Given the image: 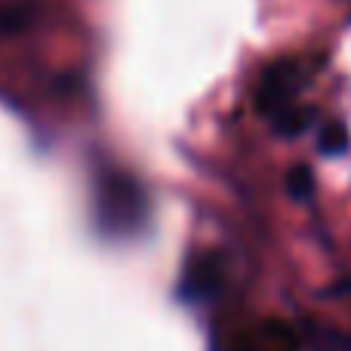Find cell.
I'll return each instance as SVG.
<instances>
[{
  "instance_id": "6da1fadb",
  "label": "cell",
  "mask_w": 351,
  "mask_h": 351,
  "mask_svg": "<svg viewBox=\"0 0 351 351\" xmlns=\"http://www.w3.org/2000/svg\"><path fill=\"white\" fill-rule=\"evenodd\" d=\"M148 222V194L127 170L102 167L93 176V225L108 241H127Z\"/></svg>"
},
{
  "instance_id": "3957f363",
  "label": "cell",
  "mask_w": 351,
  "mask_h": 351,
  "mask_svg": "<svg viewBox=\"0 0 351 351\" xmlns=\"http://www.w3.org/2000/svg\"><path fill=\"white\" fill-rule=\"evenodd\" d=\"M225 287V268L219 262V256L213 253H200L191 256L182 268V280H179V296L188 305H206L222 293Z\"/></svg>"
},
{
  "instance_id": "7a4b0ae2",
  "label": "cell",
  "mask_w": 351,
  "mask_h": 351,
  "mask_svg": "<svg viewBox=\"0 0 351 351\" xmlns=\"http://www.w3.org/2000/svg\"><path fill=\"white\" fill-rule=\"evenodd\" d=\"M305 84V68L296 59H280L262 71L259 84H256V108L271 121L284 108L296 105V96Z\"/></svg>"
},
{
  "instance_id": "5b68a950",
  "label": "cell",
  "mask_w": 351,
  "mask_h": 351,
  "mask_svg": "<svg viewBox=\"0 0 351 351\" xmlns=\"http://www.w3.org/2000/svg\"><path fill=\"white\" fill-rule=\"evenodd\" d=\"M317 145H321L324 154H342L348 148V130L342 123H327L321 130V142Z\"/></svg>"
},
{
  "instance_id": "277c9868",
  "label": "cell",
  "mask_w": 351,
  "mask_h": 351,
  "mask_svg": "<svg viewBox=\"0 0 351 351\" xmlns=\"http://www.w3.org/2000/svg\"><path fill=\"white\" fill-rule=\"evenodd\" d=\"M311 117H315L311 108H305V105H290V108H284L280 114L271 117V127H274V133H280V136H299L311 127Z\"/></svg>"
},
{
  "instance_id": "8992f818",
  "label": "cell",
  "mask_w": 351,
  "mask_h": 351,
  "mask_svg": "<svg viewBox=\"0 0 351 351\" xmlns=\"http://www.w3.org/2000/svg\"><path fill=\"white\" fill-rule=\"evenodd\" d=\"M290 191L296 194L299 200H305V197H311V191H315V176H311L308 167H293L290 170Z\"/></svg>"
}]
</instances>
